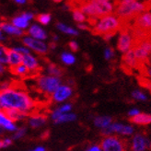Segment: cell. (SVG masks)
Returning <instances> with one entry per match:
<instances>
[{"mask_svg": "<svg viewBox=\"0 0 151 151\" xmlns=\"http://www.w3.org/2000/svg\"><path fill=\"white\" fill-rule=\"evenodd\" d=\"M138 44H140L141 46L146 49L149 54L151 55V41L148 40V39H144V40H142L140 42H138Z\"/></svg>", "mask_w": 151, "mask_h": 151, "instance_id": "8d00e7d4", "label": "cell"}, {"mask_svg": "<svg viewBox=\"0 0 151 151\" xmlns=\"http://www.w3.org/2000/svg\"><path fill=\"white\" fill-rule=\"evenodd\" d=\"M58 41H59V37H58L57 35H55V34L52 35V42H57Z\"/></svg>", "mask_w": 151, "mask_h": 151, "instance_id": "f907efd6", "label": "cell"}, {"mask_svg": "<svg viewBox=\"0 0 151 151\" xmlns=\"http://www.w3.org/2000/svg\"><path fill=\"white\" fill-rule=\"evenodd\" d=\"M79 1H81V2L83 3V2H86V1H89V0H79ZM82 3H81V4H82Z\"/></svg>", "mask_w": 151, "mask_h": 151, "instance_id": "94428289", "label": "cell"}, {"mask_svg": "<svg viewBox=\"0 0 151 151\" xmlns=\"http://www.w3.org/2000/svg\"><path fill=\"white\" fill-rule=\"evenodd\" d=\"M123 63L125 67L129 69H134V68H138V67L141 65L139 64V62L137 61V57L134 55V49H130L129 51H127L124 54L123 56Z\"/></svg>", "mask_w": 151, "mask_h": 151, "instance_id": "d6986e66", "label": "cell"}, {"mask_svg": "<svg viewBox=\"0 0 151 151\" xmlns=\"http://www.w3.org/2000/svg\"><path fill=\"white\" fill-rule=\"evenodd\" d=\"M134 42H135L134 38L129 31H123L118 37L117 49L121 52L124 54L127 51L134 48L133 46L134 44Z\"/></svg>", "mask_w": 151, "mask_h": 151, "instance_id": "30bf717a", "label": "cell"}, {"mask_svg": "<svg viewBox=\"0 0 151 151\" xmlns=\"http://www.w3.org/2000/svg\"><path fill=\"white\" fill-rule=\"evenodd\" d=\"M22 43L31 50V52H33L37 55H46L48 51H49V44L46 42V41H42V40H38L35 38H32L31 36L24 35L22 37Z\"/></svg>", "mask_w": 151, "mask_h": 151, "instance_id": "5b68a950", "label": "cell"}, {"mask_svg": "<svg viewBox=\"0 0 151 151\" xmlns=\"http://www.w3.org/2000/svg\"><path fill=\"white\" fill-rule=\"evenodd\" d=\"M63 9H64L65 10H69V9H71V6H69L68 4H65V5H64Z\"/></svg>", "mask_w": 151, "mask_h": 151, "instance_id": "f5cc1de1", "label": "cell"}, {"mask_svg": "<svg viewBox=\"0 0 151 151\" xmlns=\"http://www.w3.org/2000/svg\"><path fill=\"white\" fill-rule=\"evenodd\" d=\"M115 33L116 32H109V33H106V34H104V35H102V37H103V39L105 40V41H110L111 38L115 35Z\"/></svg>", "mask_w": 151, "mask_h": 151, "instance_id": "bcb514c9", "label": "cell"}, {"mask_svg": "<svg viewBox=\"0 0 151 151\" xmlns=\"http://www.w3.org/2000/svg\"><path fill=\"white\" fill-rule=\"evenodd\" d=\"M47 123V117L40 113H32L28 116V124L32 129H39Z\"/></svg>", "mask_w": 151, "mask_h": 151, "instance_id": "ac0fdd59", "label": "cell"}, {"mask_svg": "<svg viewBox=\"0 0 151 151\" xmlns=\"http://www.w3.org/2000/svg\"><path fill=\"white\" fill-rule=\"evenodd\" d=\"M2 142H3V148H6V147H9L12 145L13 143V138H10V137H5L2 139Z\"/></svg>", "mask_w": 151, "mask_h": 151, "instance_id": "ab89813d", "label": "cell"}, {"mask_svg": "<svg viewBox=\"0 0 151 151\" xmlns=\"http://www.w3.org/2000/svg\"><path fill=\"white\" fill-rule=\"evenodd\" d=\"M12 49L15 50L16 52H19V54L22 55H28V54H29V52H31V50H29L26 46V45H24L23 43L20 44V45H17V46H14V47H12Z\"/></svg>", "mask_w": 151, "mask_h": 151, "instance_id": "d590c367", "label": "cell"}, {"mask_svg": "<svg viewBox=\"0 0 151 151\" xmlns=\"http://www.w3.org/2000/svg\"><path fill=\"white\" fill-rule=\"evenodd\" d=\"M29 0H13V2L17 5H19V6H23V5H26L28 3Z\"/></svg>", "mask_w": 151, "mask_h": 151, "instance_id": "7dc6e473", "label": "cell"}, {"mask_svg": "<svg viewBox=\"0 0 151 151\" xmlns=\"http://www.w3.org/2000/svg\"><path fill=\"white\" fill-rule=\"evenodd\" d=\"M73 96V88L69 84H61L51 95L52 101L55 103H64Z\"/></svg>", "mask_w": 151, "mask_h": 151, "instance_id": "ba28073f", "label": "cell"}, {"mask_svg": "<svg viewBox=\"0 0 151 151\" xmlns=\"http://www.w3.org/2000/svg\"><path fill=\"white\" fill-rule=\"evenodd\" d=\"M27 134V128L24 126L18 127V129L13 133V140H19L23 138Z\"/></svg>", "mask_w": 151, "mask_h": 151, "instance_id": "836d02e7", "label": "cell"}, {"mask_svg": "<svg viewBox=\"0 0 151 151\" xmlns=\"http://www.w3.org/2000/svg\"><path fill=\"white\" fill-rule=\"evenodd\" d=\"M9 52V48H7L2 42H0V62L7 65Z\"/></svg>", "mask_w": 151, "mask_h": 151, "instance_id": "d6a6232c", "label": "cell"}, {"mask_svg": "<svg viewBox=\"0 0 151 151\" xmlns=\"http://www.w3.org/2000/svg\"><path fill=\"white\" fill-rule=\"evenodd\" d=\"M133 1H135V0H120L119 3H130Z\"/></svg>", "mask_w": 151, "mask_h": 151, "instance_id": "db71d44e", "label": "cell"}, {"mask_svg": "<svg viewBox=\"0 0 151 151\" xmlns=\"http://www.w3.org/2000/svg\"><path fill=\"white\" fill-rule=\"evenodd\" d=\"M52 1H54L55 3H61L64 1V0H52Z\"/></svg>", "mask_w": 151, "mask_h": 151, "instance_id": "680465c9", "label": "cell"}, {"mask_svg": "<svg viewBox=\"0 0 151 151\" xmlns=\"http://www.w3.org/2000/svg\"><path fill=\"white\" fill-rule=\"evenodd\" d=\"M68 47L69 49L71 50V52H78V49H79V46H78V43L76 42V41H70L69 43H68Z\"/></svg>", "mask_w": 151, "mask_h": 151, "instance_id": "f35d334b", "label": "cell"}, {"mask_svg": "<svg viewBox=\"0 0 151 151\" xmlns=\"http://www.w3.org/2000/svg\"><path fill=\"white\" fill-rule=\"evenodd\" d=\"M104 1H110V0H104Z\"/></svg>", "mask_w": 151, "mask_h": 151, "instance_id": "6125c7cd", "label": "cell"}, {"mask_svg": "<svg viewBox=\"0 0 151 151\" xmlns=\"http://www.w3.org/2000/svg\"><path fill=\"white\" fill-rule=\"evenodd\" d=\"M11 83L9 81H2V82H0V91H3V90L6 89V88H9V87H11Z\"/></svg>", "mask_w": 151, "mask_h": 151, "instance_id": "60d3db41", "label": "cell"}, {"mask_svg": "<svg viewBox=\"0 0 151 151\" xmlns=\"http://www.w3.org/2000/svg\"><path fill=\"white\" fill-rule=\"evenodd\" d=\"M122 26L121 19L114 15L110 14L101 17L94 24L92 32L97 35H104L109 32H116Z\"/></svg>", "mask_w": 151, "mask_h": 151, "instance_id": "7a4b0ae2", "label": "cell"}, {"mask_svg": "<svg viewBox=\"0 0 151 151\" xmlns=\"http://www.w3.org/2000/svg\"><path fill=\"white\" fill-rule=\"evenodd\" d=\"M62 84V79L60 77L52 75H41L37 78L36 86L39 91L45 95L51 96L55 90Z\"/></svg>", "mask_w": 151, "mask_h": 151, "instance_id": "277c9868", "label": "cell"}, {"mask_svg": "<svg viewBox=\"0 0 151 151\" xmlns=\"http://www.w3.org/2000/svg\"><path fill=\"white\" fill-rule=\"evenodd\" d=\"M104 58L105 60H107V61H109V60L112 59L113 57H114V52H113V50L110 47H107L106 49L104 50Z\"/></svg>", "mask_w": 151, "mask_h": 151, "instance_id": "74e56055", "label": "cell"}, {"mask_svg": "<svg viewBox=\"0 0 151 151\" xmlns=\"http://www.w3.org/2000/svg\"><path fill=\"white\" fill-rule=\"evenodd\" d=\"M72 104L69 103V102H64L62 103L61 105H59L57 108H55L54 111L51 112V119L52 121H55L59 115L63 114V113H65V112H70L72 111Z\"/></svg>", "mask_w": 151, "mask_h": 151, "instance_id": "7402d4cb", "label": "cell"}, {"mask_svg": "<svg viewBox=\"0 0 151 151\" xmlns=\"http://www.w3.org/2000/svg\"><path fill=\"white\" fill-rule=\"evenodd\" d=\"M4 129H3V128H1V127H0V137H1V135H3V134H4Z\"/></svg>", "mask_w": 151, "mask_h": 151, "instance_id": "6f0895ef", "label": "cell"}, {"mask_svg": "<svg viewBox=\"0 0 151 151\" xmlns=\"http://www.w3.org/2000/svg\"><path fill=\"white\" fill-rule=\"evenodd\" d=\"M56 47V42H52L50 44H49V48L50 49H52V50H54L55 48Z\"/></svg>", "mask_w": 151, "mask_h": 151, "instance_id": "816d5d0a", "label": "cell"}, {"mask_svg": "<svg viewBox=\"0 0 151 151\" xmlns=\"http://www.w3.org/2000/svg\"><path fill=\"white\" fill-rule=\"evenodd\" d=\"M0 127L3 128L5 132L14 133L18 129L17 124L7 116L5 110H0Z\"/></svg>", "mask_w": 151, "mask_h": 151, "instance_id": "e0dca14e", "label": "cell"}, {"mask_svg": "<svg viewBox=\"0 0 151 151\" xmlns=\"http://www.w3.org/2000/svg\"><path fill=\"white\" fill-rule=\"evenodd\" d=\"M0 110H4V109H3V104H2V101H1V96H0Z\"/></svg>", "mask_w": 151, "mask_h": 151, "instance_id": "9f6ffc18", "label": "cell"}, {"mask_svg": "<svg viewBox=\"0 0 151 151\" xmlns=\"http://www.w3.org/2000/svg\"><path fill=\"white\" fill-rule=\"evenodd\" d=\"M77 120V115L73 112H65L63 114L59 115L55 121L54 123L55 124H66V123H71Z\"/></svg>", "mask_w": 151, "mask_h": 151, "instance_id": "4316f807", "label": "cell"}, {"mask_svg": "<svg viewBox=\"0 0 151 151\" xmlns=\"http://www.w3.org/2000/svg\"><path fill=\"white\" fill-rule=\"evenodd\" d=\"M11 72L14 76H16V77H19V78H25L28 75L31 74L29 69L23 64H20L14 67H11Z\"/></svg>", "mask_w": 151, "mask_h": 151, "instance_id": "83f0119b", "label": "cell"}, {"mask_svg": "<svg viewBox=\"0 0 151 151\" xmlns=\"http://www.w3.org/2000/svg\"><path fill=\"white\" fill-rule=\"evenodd\" d=\"M72 17L77 23H83V22H86L87 20V16L80 9V7H75L72 10Z\"/></svg>", "mask_w": 151, "mask_h": 151, "instance_id": "4dcf8cb0", "label": "cell"}, {"mask_svg": "<svg viewBox=\"0 0 151 151\" xmlns=\"http://www.w3.org/2000/svg\"><path fill=\"white\" fill-rule=\"evenodd\" d=\"M3 148V142H2V139H0V149Z\"/></svg>", "mask_w": 151, "mask_h": 151, "instance_id": "91938a15", "label": "cell"}, {"mask_svg": "<svg viewBox=\"0 0 151 151\" xmlns=\"http://www.w3.org/2000/svg\"><path fill=\"white\" fill-rule=\"evenodd\" d=\"M134 55L137 57V61L139 62V64L141 65H145V63H147L148 60H149V57L151 56V55L149 52L144 49L140 44H137V46H134Z\"/></svg>", "mask_w": 151, "mask_h": 151, "instance_id": "ffe728a7", "label": "cell"}, {"mask_svg": "<svg viewBox=\"0 0 151 151\" xmlns=\"http://www.w3.org/2000/svg\"><path fill=\"white\" fill-rule=\"evenodd\" d=\"M132 97L135 101H145L147 100V96L144 92L140 91V90H134V91L132 92Z\"/></svg>", "mask_w": 151, "mask_h": 151, "instance_id": "e575fe53", "label": "cell"}, {"mask_svg": "<svg viewBox=\"0 0 151 151\" xmlns=\"http://www.w3.org/2000/svg\"><path fill=\"white\" fill-rule=\"evenodd\" d=\"M132 123L138 125H147L151 124V113L140 112L137 116L131 118Z\"/></svg>", "mask_w": 151, "mask_h": 151, "instance_id": "603a6c76", "label": "cell"}, {"mask_svg": "<svg viewBox=\"0 0 151 151\" xmlns=\"http://www.w3.org/2000/svg\"><path fill=\"white\" fill-rule=\"evenodd\" d=\"M138 113H140V111H139V110L138 109H137V108H133V109H131L129 111H128V116L129 117H131V118H133V117H134V116H137Z\"/></svg>", "mask_w": 151, "mask_h": 151, "instance_id": "b9f144b4", "label": "cell"}, {"mask_svg": "<svg viewBox=\"0 0 151 151\" xmlns=\"http://www.w3.org/2000/svg\"><path fill=\"white\" fill-rule=\"evenodd\" d=\"M34 19H35V15L33 12L25 11V12H22V13L17 15V16H15L14 18H12L11 22L16 27H18L19 29L25 32L28 29L29 25L32 23Z\"/></svg>", "mask_w": 151, "mask_h": 151, "instance_id": "9c48e42d", "label": "cell"}, {"mask_svg": "<svg viewBox=\"0 0 151 151\" xmlns=\"http://www.w3.org/2000/svg\"><path fill=\"white\" fill-rule=\"evenodd\" d=\"M85 151H102L101 149V145H92V146H90L88 147Z\"/></svg>", "mask_w": 151, "mask_h": 151, "instance_id": "7bdbcfd3", "label": "cell"}, {"mask_svg": "<svg viewBox=\"0 0 151 151\" xmlns=\"http://www.w3.org/2000/svg\"><path fill=\"white\" fill-rule=\"evenodd\" d=\"M78 29H80V31H88L89 28L86 23L83 22V23H78Z\"/></svg>", "mask_w": 151, "mask_h": 151, "instance_id": "f6af8a7d", "label": "cell"}, {"mask_svg": "<svg viewBox=\"0 0 151 151\" xmlns=\"http://www.w3.org/2000/svg\"><path fill=\"white\" fill-rule=\"evenodd\" d=\"M22 64H23L27 68L29 69V73H37L41 68V62L40 59L38 58L35 55L29 52L28 55H23L22 59Z\"/></svg>", "mask_w": 151, "mask_h": 151, "instance_id": "4fadbf2b", "label": "cell"}, {"mask_svg": "<svg viewBox=\"0 0 151 151\" xmlns=\"http://www.w3.org/2000/svg\"><path fill=\"white\" fill-rule=\"evenodd\" d=\"M56 29L59 32H61L62 33L66 34V35H70V36H74V37L78 35V31L77 29L66 25V24L63 23V22H57Z\"/></svg>", "mask_w": 151, "mask_h": 151, "instance_id": "d4e9b609", "label": "cell"}, {"mask_svg": "<svg viewBox=\"0 0 151 151\" xmlns=\"http://www.w3.org/2000/svg\"><path fill=\"white\" fill-rule=\"evenodd\" d=\"M6 41V35L4 34V32H2L1 26H0V42H5Z\"/></svg>", "mask_w": 151, "mask_h": 151, "instance_id": "c3c4849f", "label": "cell"}, {"mask_svg": "<svg viewBox=\"0 0 151 151\" xmlns=\"http://www.w3.org/2000/svg\"><path fill=\"white\" fill-rule=\"evenodd\" d=\"M6 65H7L4 64L2 62H0V77H1V76H3L6 72Z\"/></svg>", "mask_w": 151, "mask_h": 151, "instance_id": "ee69618b", "label": "cell"}, {"mask_svg": "<svg viewBox=\"0 0 151 151\" xmlns=\"http://www.w3.org/2000/svg\"><path fill=\"white\" fill-rule=\"evenodd\" d=\"M132 150L133 151H145L150 146L148 139L142 134H137L132 139Z\"/></svg>", "mask_w": 151, "mask_h": 151, "instance_id": "2e32d148", "label": "cell"}, {"mask_svg": "<svg viewBox=\"0 0 151 151\" xmlns=\"http://www.w3.org/2000/svg\"><path fill=\"white\" fill-rule=\"evenodd\" d=\"M31 151H46V148H45L44 147H42V146H38V147H34Z\"/></svg>", "mask_w": 151, "mask_h": 151, "instance_id": "681fc988", "label": "cell"}, {"mask_svg": "<svg viewBox=\"0 0 151 151\" xmlns=\"http://www.w3.org/2000/svg\"><path fill=\"white\" fill-rule=\"evenodd\" d=\"M3 109L18 110L29 115L36 109V102L25 89L11 86L3 91H0Z\"/></svg>", "mask_w": 151, "mask_h": 151, "instance_id": "6da1fadb", "label": "cell"}, {"mask_svg": "<svg viewBox=\"0 0 151 151\" xmlns=\"http://www.w3.org/2000/svg\"><path fill=\"white\" fill-rule=\"evenodd\" d=\"M60 59H61V62L65 65H72L76 63V56L73 52H63L61 55H60Z\"/></svg>", "mask_w": 151, "mask_h": 151, "instance_id": "f1b7e54d", "label": "cell"}, {"mask_svg": "<svg viewBox=\"0 0 151 151\" xmlns=\"http://www.w3.org/2000/svg\"><path fill=\"white\" fill-rule=\"evenodd\" d=\"M146 4L135 0L130 3H119L115 9V13L120 19H129L130 18L137 17L141 12L146 11Z\"/></svg>", "mask_w": 151, "mask_h": 151, "instance_id": "3957f363", "label": "cell"}, {"mask_svg": "<svg viewBox=\"0 0 151 151\" xmlns=\"http://www.w3.org/2000/svg\"><path fill=\"white\" fill-rule=\"evenodd\" d=\"M22 59H23V55H20L19 52L13 50L12 48L9 49V57H7V65L11 67H14L18 65L22 64Z\"/></svg>", "mask_w": 151, "mask_h": 151, "instance_id": "44dd1931", "label": "cell"}, {"mask_svg": "<svg viewBox=\"0 0 151 151\" xmlns=\"http://www.w3.org/2000/svg\"><path fill=\"white\" fill-rule=\"evenodd\" d=\"M0 26H1L2 32L6 36H12V37H18L22 38L25 34V32L22 29H19L15 26L11 21H2L0 22Z\"/></svg>", "mask_w": 151, "mask_h": 151, "instance_id": "5bb4252c", "label": "cell"}, {"mask_svg": "<svg viewBox=\"0 0 151 151\" xmlns=\"http://www.w3.org/2000/svg\"><path fill=\"white\" fill-rule=\"evenodd\" d=\"M96 7L99 17H103L106 15H110L113 12V5L110 1H104V0H90Z\"/></svg>", "mask_w": 151, "mask_h": 151, "instance_id": "9a60e30c", "label": "cell"}, {"mask_svg": "<svg viewBox=\"0 0 151 151\" xmlns=\"http://www.w3.org/2000/svg\"><path fill=\"white\" fill-rule=\"evenodd\" d=\"M36 20L41 25L47 26L52 21V15L50 13H41L36 17Z\"/></svg>", "mask_w": 151, "mask_h": 151, "instance_id": "1f68e13d", "label": "cell"}, {"mask_svg": "<svg viewBox=\"0 0 151 151\" xmlns=\"http://www.w3.org/2000/svg\"><path fill=\"white\" fill-rule=\"evenodd\" d=\"M134 132V127L130 124H124L121 123H111L108 127L104 128L101 130L102 134L106 135H111L112 134H118L125 135V137H130Z\"/></svg>", "mask_w": 151, "mask_h": 151, "instance_id": "8992f818", "label": "cell"}, {"mask_svg": "<svg viewBox=\"0 0 151 151\" xmlns=\"http://www.w3.org/2000/svg\"><path fill=\"white\" fill-rule=\"evenodd\" d=\"M94 125L100 129H104V128L108 127L111 123H112V119L111 116L108 115H102V116H97L94 118Z\"/></svg>", "mask_w": 151, "mask_h": 151, "instance_id": "cb8c5ba5", "label": "cell"}, {"mask_svg": "<svg viewBox=\"0 0 151 151\" xmlns=\"http://www.w3.org/2000/svg\"><path fill=\"white\" fill-rule=\"evenodd\" d=\"M147 75H148V77L151 78V68H148L147 71Z\"/></svg>", "mask_w": 151, "mask_h": 151, "instance_id": "11a10c76", "label": "cell"}, {"mask_svg": "<svg viewBox=\"0 0 151 151\" xmlns=\"http://www.w3.org/2000/svg\"><path fill=\"white\" fill-rule=\"evenodd\" d=\"M45 70H46V73L48 75H52V76H55V77H62V75L64 73L63 69L61 68L60 66H58L57 65L55 64H48L46 65V68H45Z\"/></svg>", "mask_w": 151, "mask_h": 151, "instance_id": "f546056e", "label": "cell"}, {"mask_svg": "<svg viewBox=\"0 0 151 151\" xmlns=\"http://www.w3.org/2000/svg\"><path fill=\"white\" fill-rule=\"evenodd\" d=\"M26 32L29 36L35 38V39L42 41H46L48 39V32H46V29L38 22H34V23L32 22Z\"/></svg>", "mask_w": 151, "mask_h": 151, "instance_id": "7c38bea8", "label": "cell"}, {"mask_svg": "<svg viewBox=\"0 0 151 151\" xmlns=\"http://www.w3.org/2000/svg\"><path fill=\"white\" fill-rule=\"evenodd\" d=\"M102 151H124L125 147L122 139L115 135H106L101 144Z\"/></svg>", "mask_w": 151, "mask_h": 151, "instance_id": "52a82bcc", "label": "cell"}, {"mask_svg": "<svg viewBox=\"0 0 151 151\" xmlns=\"http://www.w3.org/2000/svg\"><path fill=\"white\" fill-rule=\"evenodd\" d=\"M6 112L7 116H9L12 121H14L15 123L24 121L29 116L28 114H26V113L22 112V111H19L18 110H6Z\"/></svg>", "mask_w": 151, "mask_h": 151, "instance_id": "484cf974", "label": "cell"}, {"mask_svg": "<svg viewBox=\"0 0 151 151\" xmlns=\"http://www.w3.org/2000/svg\"><path fill=\"white\" fill-rule=\"evenodd\" d=\"M134 28L144 31L147 34L151 32V12L143 11L134 19Z\"/></svg>", "mask_w": 151, "mask_h": 151, "instance_id": "8fae6325", "label": "cell"}]
</instances>
